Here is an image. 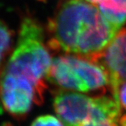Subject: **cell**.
<instances>
[{"label": "cell", "mask_w": 126, "mask_h": 126, "mask_svg": "<svg viewBox=\"0 0 126 126\" xmlns=\"http://www.w3.org/2000/svg\"><path fill=\"white\" fill-rule=\"evenodd\" d=\"M0 101L4 109L16 118H23L33 104H41L44 97L25 79L2 73L0 76Z\"/></svg>", "instance_id": "cell-3"}, {"label": "cell", "mask_w": 126, "mask_h": 126, "mask_svg": "<svg viewBox=\"0 0 126 126\" xmlns=\"http://www.w3.org/2000/svg\"><path fill=\"white\" fill-rule=\"evenodd\" d=\"M87 1L92 3V4H97L101 0H86Z\"/></svg>", "instance_id": "cell-12"}, {"label": "cell", "mask_w": 126, "mask_h": 126, "mask_svg": "<svg viewBox=\"0 0 126 126\" xmlns=\"http://www.w3.org/2000/svg\"><path fill=\"white\" fill-rule=\"evenodd\" d=\"M122 111L116 100L107 95L93 97L89 126L120 125Z\"/></svg>", "instance_id": "cell-8"}, {"label": "cell", "mask_w": 126, "mask_h": 126, "mask_svg": "<svg viewBox=\"0 0 126 126\" xmlns=\"http://www.w3.org/2000/svg\"><path fill=\"white\" fill-rule=\"evenodd\" d=\"M53 105L63 125L89 126L93 97L80 92L60 89L55 93Z\"/></svg>", "instance_id": "cell-4"}, {"label": "cell", "mask_w": 126, "mask_h": 126, "mask_svg": "<svg viewBox=\"0 0 126 126\" xmlns=\"http://www.w3.org/2000/svg\"><path fill=\"white\" fill-rule=\"evenodd\" d=\"M62 121L52 115H44L37 117L32 123V126H62Z\"/></svg>", "instance_id": "cell-11"}, {"label": "cell", "mask_w": 126, "mask_h": 126, "mask_svg": "<svg viewBox=\"0 0 126 126\" xmlns=\"http://www.w3.org/2000/svg\"><path fill=\"white\" fill-rule=\"evenodd\" d=\"M110 90L113 98L119 104L122 112L123 111L126 112V80L121 81L116 86L111 87ZM120 125L126 126V113L121 116Z\"/></svg>", "instance_id": "cell-9"}, {"label": "cell", "mask_w": 126, "mask_h": 126, "mask_svg": "<svg viewBox=\"0 0 126 126\" xmlns=\"http://www.w3.org/2000/svg\"><path fill=\"white\" fill-rule=\"evenodd\" d=\"M93 60L107 70L109 89L126 80V27L118 31L106 49Z\"/></svg>", "instance_id": "cell-5"}, {"label": "cell", "mask_w": 126, "mask_h": 126, "mask_svg": "<svg viewBox=\"0 0 126 126\" xmlns=\"http://www.w3.org/2000/svg\"><path fill=\"white\" fill-rule=\"evenodd\" d=\"M64 55L79 77L87 86L89 92L102 90L109 86V73L102 64L80 55Z\"/></svg>", "instance_id": "cell-6"}, {"label": "cell", "mask_w": 126, "mask_h": 126, "mask_svg": "<svg viewBox=\"0 0 126 126\" xmlns=\"http://www.w3.org/2000/svg\"><path fill=\"white\" fill-rule=\"evenodd\" d=\"M46 81L64 90L88 93L89 90L84 82L63 54L52 59Z\"/></svg>", "instance_id": "cell-7"}, {"label": "cell", "mask_w": 126, "mask_h": 126, "mask_svg": "<svg viewBox=\"0 0 126 126\" xmlns=\"http://www.w3.org/2000/svg\"><path fill=\"white\" fill-rule=\"evenodd\" d=\"M51 62L44 43L43 27L34 18H25L20 27L16 47L2 73L30 81L44 97Z\"/></svg>", "instance_id": "cell-2"}, {"label": "cell", "mask_w": 126, "mask_h": 126, "mask_svg": "<svg viewBox=\"0 0 126 126\" xmlns=\"http://www.w3.org/2000/svg\"><path fill=\"white\" fill-rule=\"evenodd\" d=\"M13 38V32L0 20V68L6 55L9 53Z\"/></svg>", "instance_id": "cell-10"}, {"label": "cell", "mask_w": 126, "mask_h": 126, "mask_svg": "<svg viewBox=\"0 0 126 126\" xmlns=\"http://www.w3.org/2000/svg\"><path fill=\"white\" fill-rule=\"evenodd\" d=\"M119 30L105 18L97 4L86 0H64L48 20L47 46L55 52L94 60Z\"/></svg>", "instance_id": "cell-1"}]
</instances>
